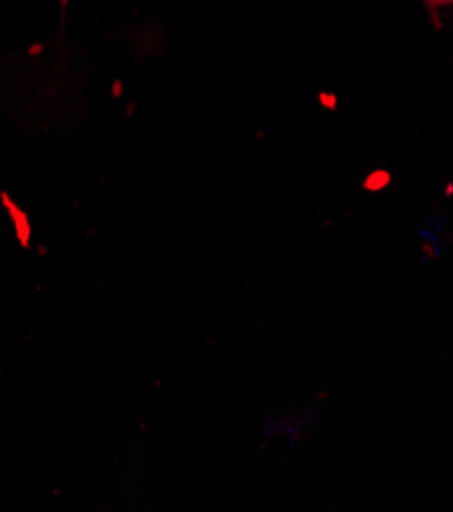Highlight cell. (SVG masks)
<instances>
[{"instance_id":"cell-1","label":"cell","mask_w":453,"mask_h":512,"mask_svg":"<svg viewBox=\"0 0 453 512\" xmlns=\"http://www.w3.org/2000/svg\"><path fill=\"white\" fill-rule=\"evenodd\" d=\"M453 3V0H427L429 7H443V5H449Z\"/></svg>"},{"instance_id":"cell-2","label":"cell","mask_w":453,"mask_h":512,"mask_svg":"<svg viewBox=\"0 0 453 512\" xmlns=\"http://www.w3.org/2000/svg\"><path fill=\"white\" fill-rule=\"evenodd\" d=\"M68 3H70V0H62V5H64V7H66Z\"/></svg>"}]
</instances>
